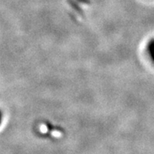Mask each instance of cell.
Segmentation results:
<instances>
[{"mask_svg": "<svg viewBox=\"0 0 154 154\" xmlns=\"http://www.w3.org/2000/svg\"><path fill=\"white\" fill-rule=\"evenodd\" d=\"M146 51L150 60L154 64V38L150 39L146 46Z\"/></svg>", "mask_w": 154, "mask_h": 154, "instance_id": "1", "label": "cell"}, {"mask_svg": "<svg viewBox=\"0 0 154 154\" xmlns=\"http://www.w3.org/2000/svg\"><path fill=\"white\" fill-rule=\"evenodd\" d=\"M2 112L0 111V125L2 124Z\"/></svg>", "mask_w": 154, "mask_h": 154, "instance_id": "2", "label": "cell"}]
</instances>
